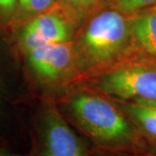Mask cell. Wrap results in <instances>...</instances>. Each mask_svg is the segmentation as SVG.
<instances>
[{
  "mask_svg": "<svg viewBox=\"0 0 156 156\" xmlns=\"http://www.w3.org/2000/svg\"><path fill=\"white\" fill-rule=\"evenodd\" d=\"M72 22L63 13L45 11L24 26L21 44L27 52L44 45L70 42Z\"/></svg>",
  "mask_w": 156,
  "mask_h": 156,
  "instance_id": "obj_5",
  "label": "cell"
},
{
  "mask_svg": "<svg viewBox=\"0 0 156 156\" xmlns=\"http://www.w3.org/2000/svg\"><path fill=\"white\" fill-rule=\"evenodd\" d=\"M0 156H7L5 154H2V153H0Z\"/></svg>",
  "mask_w": 156,
  "mask_h": 156,
  "instance_id": "obj_14",
  "label": "cell"
},
{
  "mask_svg": "<svg viewBox=\"0 0 156 156\" xmlns=\"http://www.w3.org/2000/svg\"><path fill=\"white\" fill-rule=\"evenodd\" d=\"M74 44L81 69L104 68L134 48L128 17L116 9L101 11L89 20Z\"/></svg>",
  "mask_w": 156,
  "mask_h": 156,
  "instance_id": "obj_2",
  "label": "cell"
},
{
  "mask_svg": "<svg viewBox=\"0 0 156 156\" xmlns=\"http://www.w3.org/2000/svg\"><path fill=\"white\" fill-rule=\"evenodd\" d=\"M118 104L139 132L147 150L156 153V101H121Z\"/></svg>",
  "mask_w": 156,
  "mask_h": 156,
  "instance_id": "obj_7",
  "label": "cell"
},
{
  "mask_svg": "<svg viewBox=\"0 0 156 156\" xmlns=\"http://www.w3.org/2000/svg\"><path fill=\"white\" fill-rule=\"evenodd\" d=\"M128 18L134 50L156 59V5L138 11Z\"/></svg>",
  "mask_w": 156,
  "mask_h": 156,
  "instance_id": "obj_8",
  "label": "cell"
},
{
  "mask_svg": "<svg viewBox=\"0 0 156 156\" xmlns=\"http://www.w3.org/2000/svg\"><path fill=\"white\" fill-rule=\"evenodd\" d=\"M39 134V156H89L87 144L56 108L44 112Z\"/></svg>",
  "mask_w": 156,
  "mask_h": 156,
  "instance_id": "obj_4",
  "label": "cell"
},
{
  "mask_svg": "<svg viewBox=\"0 0 156 156\" xmlns=\"http://www.w3.org/2000/svg\"><path fill=\"white\" fill-rule=\"evenodd\" d=\"M23 11L30 14H42L55 5L56 0H17Z\"/></svg>",
  "mask_w": 156,
  "mask_h": 156,
  "instance_id": "obj_11",
  "label": "cell"
},
{
  "mask_svg": "<svg viewBox=\"0 0 156 156\" xmlns=\"http://www.w3.org/2000/svg\"><path fill=\"white\" fill-rule=\"evenodd\" d=\"M17 0H0V11L5 13H11L17 5Z\"/></svg>",
  "mask_w": 156,
  "mask_h": 156,
  "instance_id": "obj_12",
  "label": "cell"
},
{
  "mask_svg": "<svg viewBox=\"0 0 156 156\" xmlns=\"http://www.w3.org/2000/svg\"><path fill=\"white\" fill-rule=\"evenodd\" d=\"M62 12L71 22L83 19L89 14L100 0H60Z\"/></svg>",
  "mask_w": 156,
  "mask_h": 156,
  "instance_id": "obj_9",
  "label": "cell"
},
{
  "mask_svg": "<svg viewBox=\"0 0 156 156\" xmlns=\"http://www.w3.org/2000/svg\"><path fill=\"white\" fill-rule=\"evenodd\" d=\"M30 67L47 81H56L76 64V54L72 42L44 45L27 51Z\"/></svg>",
  "mask_w": 156,
  "mask_h": 156,
  "instance_id": "obj_6",
  "label": "cell"
},
{
  "mask_svg": "<svg viewBox=\"0 0 156 156\" xmlns=\"http://www.w3.org/2000/svg\"><path fill=\"white\" fill-rule=\"evenodd\" d=\"M67 109L69 119L103 156L148 151L119 104L95 94L80 93L69 101Z\"/></svg>",
  "mask_w": 156,
  "mask_h": 156,
  "instance_id": "obj_1",
  "label": "cell"
},
{
  "mask_svg": "<svg viewBox=\"0 0 156 156\" xmlns=\"http://www.w3.org/2000/svg\"><path fill=\"white\" fill-rule=\"evenodd\" d=\"M98 88L122 101H156V59L139 54L101 75Z\"/></svg>",
  "mask_w": 156,
  "mask_h": 156,
  "instance_id": "obj_3",
  "label": "cell"
},
{
  "mask_svg": "<svg viewBox=\"0 0 156 156\" xmlns=\"http://www.w3.org/2000/svg\"><path fill=\"white\" fill-rule=\"evenodd\" d=\"M119 156H156V153L155 152H151V151H142V152H137V153L122 154V155Z\"/></svg>",
  "mask_w": 156,
  "mask_h": 156,
  "instance_id": "obj_13",
  "label": "cell"
},
{
  "mask_svg": "<svg viewBox=\"0 0 156 156\" xmlns=\"http://www.w3.org/2000/svg\"><path fill=\"white\" fill-rule=\"evenodd\" d=\"M154 5H156V0H115V9L127 17Z\"/></svg>",
  "mask_w": 156,
  "mask_h": 156,
  "instance_id": "obj_10",
  "label": "cell"
}]
</instances>
